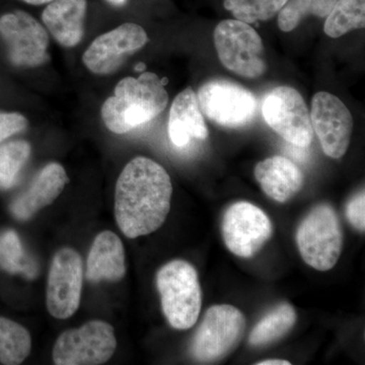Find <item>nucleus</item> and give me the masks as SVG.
<instances>
[{
    "label": "nucleus",
    "mask_w": 365,
    "mask_h": 365,
    "mask_svg": "<svg viewBox=\"0 0 365 365\" xmlns=\"http://www.w3.org/2000/svg\"><path fill=\"white\" fill-rule=\"evenodd\" d=\"M197 100L204 116L228 128L250 123L258 109V100L252 91L225 79L204 83L197 93Z\"/></svg>",
    "instance_id": "obj_8"
},
{
    "label": "nucleus",
    "mask_w": 365,
    "mask_h": 365,
    "mask_svg": "<svg viewBox=\"0 0 365 365\" xmlns=\"http://www.w3.org/2000/svg\"><path fill=\"white\" fill-rule=\"evenodd\" d=\"M222 234L230 252L241 258H252L272 237L273 225L260 207L240 201L225 210Z\"/></svg>",
    "instance_id": "obj_10"
},
{
    "label": "nucleus",
    "mask_w": 365,
    "mask_h": 365,
    "mask_svg": "<svg viewBox=\"0 0 365 365\" xmlns=\"http://www.w3.org/2000/svg\"><path fill=\"white\" fill-rule=\"evenodd\" d=\"M169 135L172 143L182 148L192 138L205 140L208 129L199 108L195 91L192 88L180 93L173 102L170 111Z\"/></svg>",
    "instance_id": "obj_19"
},
{
    "label": "nucleus",
    "mask_w": 365,
    "mask_h": 365,
    "mask_svg": "<svg viewBox=\"0 0 365 365\" xmlns=\"http://www.w3.org/2000/svg\"><path fill=\"white\" fill-rule=\"evenodd\" d=\"M336 1L337 0H287L278 14V26L283 32H292L309 14L326 18Z\"/></svg>",
    "instance_id": "obj_24"
},
{
    "label": "nucleus",
    "mask_w": 365,
    "mask_h": 365,
    "mask_svg": "<svg viewBox=\"0 0 365 365\" xmlns=\"http://www.w3.org/2000/svg\"><path fill=\"white\" fill-rule=\"evenodd\" d=\"M68 182L66 170L57 163H48L34 178L29 188L11 203L14 217L28 220L41 209L54 202Z\"/></svg>",
    "instance_id": "obj_15"
},
{
    "label": "nucleus",
    "mask_w": 365,
    "mask_h": 365,
    "mask_svg": "<svg viewBox=\"0 0 365 365\" xmlns=\"http://www.w3.org/2000/svg\"><path fill=\"white\" fill-rule=\"evenodd\" d=\"M83 260L71 248L59 250L53 257L48 275L47 307L55 319H66L81 304L83 283Z\"/></svg>",
    "instance_id": "obj_12"
},
{
    "label": "nucleus",
    "mask_w": 365,
    "mask_h": 365,
    "mask_svg": "<svg viewBox=\"0 0 365 365\" xmlns=\"http://www.w3.org/2000/svg\"><path fill=\"white\" fill-rule=\"evenodd\" d=\"M215 46L222 66L242 78H256L266 71L259 34L239 20H225L215 30Z\"/></svg>",
    "instance_id": "obj_6"
},
{
    "label": "nucleus",
    "mask_w": 365,
    "mask_h": 365,
    "mask_svg": "<svg viewBox=\"0 0 365 365\" xmlns=\"http://www.w3.org/2000/svg\"><path fill=\"white\" fill-rule=\"evenodd\" d=\"M245 330L246 318L239 309L230 304L210 307L192 339L190 352L202 364L218 361L237 347Z\"/></svg>",
    "instance_id": "obj_5"
},
{
    "label": "nucleus",
    "mask_w": 365,
    "mask_h": 365,
    "mask_svg": "<svg viewBox=\"0 0 365 365\" xmlns=\"http://www.w3.org/2000/svg\"><path fill=\"white\" fill-rule=\"evenodd\" d=\"M287 0H225L223 6L237 20L247 24L269 21L274 18Z\"/></svg>",
    "instance_id": "obj_26"
},
{
    "label": "nucleus",
    "mask_w": 365,
    "mask_h": 365,
    "mask_svg": "<svg viewBox=\"0 0 365 365\" xmlns=\"http://www.w3.org/2000/svg\"><path fill=\"white\" fill-rule=\"evenodd\" d=\"M0 267L11 274H23L34 278L37 266L32 259L26 257L18 234L14 230H6L0 234Z\"/></svg>",
    "instance_id": "obj_23"
},
{
    "label": "nucleus",
    "mask_w": 365,
    "mask_h": 365,
    "mask_svg": "<svg viewBox=\"0 0 365 365\" xmlns=\"http://www.w3.org/2000/svg\"><path fill=\"white\" fill-rule=\"evenodd\" d=\"M126 274L125 250L116 234L105 230L96 237L86 261V279L93 283L101 281L118 282Z\"/></svg>",
    "instance_id": "obj_17"
},
{
    "label": "nucleus",
    "mask_w": 365,
    "mask_h": 365,
    "mask_svg": "<svg viewBox=\"0 0 365 365\" xmlns=\"http://www.w3.org/2000/svg\"><path fill=\"white\" fill-rule=\"evenodd\" d=\"M144 68H145V67H144V64H138V66H136L135 71H143Z\"/></svg>",
    "instance_id": "obj_32"
},
{
    "label": "nucleus",
    "mask_w": 365,
    "mask_h": 365,
    "mask_svg": "<svg viewBox=\"0 0 365 365\" xmlns=\"http://www.w3.org/2000/svg\"><path fill=\"white\" fill-rule=\"evenodd\" d=\"M255 178L264 193L280 203L287 202L297 195L304 182L299 168L289 158L278 155L257 163Z\"/></svg>",
    "instance_id": "obj_16"
},
{
    "label": "nucleus",
    "mask_w": 365,
    "mask_h": 365,
    "mask_svg": "<svg viewBox=\"0 0 365 365\" xmlns=\"http://www.w3.org/2000/svg\"><path fill=\"white\" fill-rule=\"evenodd\" d=\"M289 361L283 359H266L258 362L257 365H290Z\"/></svg>",
    "instance_id": "obj_29"
},
{
    "label": "nucleus",
    "mask_w": 365,
    "mask_h": 365,
    "mask_svg": "<svg viewBox=\"0 0 365 365\" xmlns=\"http://www.w3.org/2000/svg\"><path fill=\"white\" fill-rule=\"evenodd\" d=\"M110 4H113L115 6H122L126 4L127 0H108Z\"/></svg>",
    "instance_id": "obj_31"
},
{
    "label": "nucleus",
    "mask_w": 365,
    "mask_h": 365,
    "mask_svg": "<svg viewBox=\"0 0 365 365\" xmlns=\"http://www.w3.org/2000/svg\"><path fill=\"white\" fill-rule=\"evenodd\" d=\"M173 185L160 163L137 157L127 163L115 188V218L129 239L150 235L167 220Z\"/></svg>",
    "instance_id": "obj_1"
},
{
    "label": "nucleus",
    "mask_w": 365,
    "mask_h": 365,
    "mask_svg": "<svg viewBox=\"0 0 365 365\" xmlns=\"http://www.w3.org/2000/svg\"><path fill=\"white\" fill-rule=\"evenodd\" d=\"M312 126L326 155L341 158L351 140V113L339 98L327 91L316 93L312 101Z\"/></svg>",
    "instance_id": "obj_14"
},
{
    "label": "nucleus",
    "mask_w": 365,
    "mask_h": 365,
    "mask_svg": "<svg viewBox=\"0 0 365 365\" xmlns=\"http://www.w3.org/2000/svg\"><path fill=\"white\" fill-rule=\"evenodd\" d=\"M165 83L153 72L118 83L113 97L102 106L103 121L110 131L124 134L155 119L167 108Z\"/></svg>",
    "instance_id": "obj_2"
},
{
    "label": "nucleus",
    "mask_w": 365,
    "mask_h": 365,
    "mask_svg": "<svg viewBox=\"0 0 365 365\" xmlns=\"http://www.w3.org/2000/svg\"><path fill=\"white\" fill-rule=\"evenodd\" d=\"M32 338L25 327L0 317V362L21 364L30 354Z\"/></svg>",
    "instance_id": "obj_21"
},
{
    "label": "nucleus",
    "mask_w": 365,
    "mask_h": 365,
    "mask_svg": "<svg viewBox=\"0 0 365 365\" xmlns=\"http://www.w3.org/2000/svg\"><path fill=\"white\" fill-rule=\"evenodd\" d=\"M157 287L170 325L176 330H188L195 325L202 306V292L194 266L184 260L169 262L158 271Z\"/></svg>",
    "instance_id": "obj_3"
},
{
    "label": "nucleus",
    "mask_w": 365,
    "mask_h": 365,
    "mask_svg": "<svg viewBox=\"0 0 365 365\" xmlns=\"http://www.w3.org/2000/svg\"><path fill=\"white\" fill-rule=\"evenodd\" d=\"M28 120L20 113H0V143L25 130Z\"/></svg>",
    "instance_id": "obj_28"
},
{
    "label": "nucleus",
    "mask_w": 365,
    "mask_h": 365,
    "mask_svg": "<svg viewBox=\"0 0 365 365\" xmlns=\"http://www.w3.org/2000/svg\"><path fill=\"white\" fill-rule=\"evenodd\" d=\"M86 7V0H54L43 11V23L60 45L74 47L85 34Z\"/></svg>",
    "instance_id": "obj_18"
},
{
    "label": "nucleus",
    "mask_w": 365,
    "mask_h": 365,
    "mask_svg": "<svg viewBox=\"0 0 365 365\" xmlns=\"http://www.w3.org/2000/svg\"><path fill=\"white\" fill-rule=\"evenodd\" d=\"M297 248L302 260L318 271L331 270L342 253V227L337 212L329 204H319L299 223Z\"/></svg>",
    "instance_id": "obj_4"
},
{
    "label": "nucleus",
    "mask_w": 365,
    "mask_h": 365,
    "mask_svg": "<svg viewBox=\"0 0 365 365\" xmlns=\"http://www.w3.org/2000/svg\"><path fill=\"white\" fill-rule=\"evenodd\" d=\"M364 26L365 0H337L327 16L324 31L329 37L340 38Z\"/></svg>",
    "instance_id": "obj_22"
},
{
    "label": "nucleus",
    "mask_w": 365,
    "mask_h": 365,
    "mask_svg": "<svg viewBox=\"0 0 365 365\" xmlns=\"http://www.w3.org/2000/svg\"><path fill=\"white\" fill-rule=\"evenodd\" d=\"M266 123L287 143L306 148L314 138L311 114L302 95L290 86L269 91L262 107Z\"/></svg>",
    "instance_id": "obj_9"
},
{
    "label": "nucleus",
    "mask_w": 365,
    "mask_h": 365,
    "mask_svg": "<svg viewBox=\"0 0 365 365\" xmlns=\"http://www.w3.org/2000/svg\"><path fill=\"white\" fill-rule=\"evenodd\" d=\"M148 42V34L137 24H123L98 36L83 56L88 71L98 76L114 73L130 55L143 49Z\"/></svg>",
    "instance_id": "obj_13"
},
{
    "label": "nucleus",
    "mask_w": 365,
    "mask_h": 365,
    "mask_svg": "<svg viewBox=\"0 0 365 365\" xmlns=\"http://www.w3.org/2000/svg\"><path fill=\"white\" fill-rule=\"evenodd\" d=\"M26 4H33V6H41V4H48V2L54 1V0H21Z\"/></svg>",
    "instance_id": "obj_30"
},
{
    "label": "nucleus",
    "mask_w": 365,
    "mask_h": 365,
    "mask_svg": "<svg viewBox=\"0 0 365 365\" xmlns=\"http://www.w3.org/2000/svg\"><path fill=\"white\" fill-rule=\"evenodd\" d=\"M116 348L114 328L95 319L62 333L53 348V361L57 365L103 364L111 359Z\"/></svg>",
    "instance_id": "obj_7"
},
{
    "label": "nucleus",
    "mask_w": 365,
    "mask_h": 365,
    "mask_svg": "<svg viewBox=\"0 0 365 365\" xmlns=\"http://www.w3.org/2000/svg\"><path fill=\"white\" fill-rule=\"evenodd\" d=\"M30 155L31 145L25 140L0 146V188L9 189L16 184Z\"/></svg>",
    "instance_id": "obj_25"
},
{
    "label": "nucleus",
    "mask_w": 365,
    "mask_h": 365,
    "mask_svg": "<svg viewBox=\"0 0 365 365\" xmlns=\"http://www.w3.org/2000/svg\"><path fill=\"white\" fill-rule=\"evenodd\" d=\"M0 36L6 42L9 60L16 66L36 67L49 59V36L44 26L25 11L0 18Z\"/></svg>",
    "instance_id": "obj_11"
},
{
    "label": "nucleus",
    "mask_w": 365,
    "mask_h": 365,
    "mask_svg": "<svg viewBox=\"0 0 365 365\" xmlns=\"http://www.w3.org/2000/svg\"><path fill=\"white\" fill-rule=\"evenodd\" d=\"M346 217L353 227L360 232L365 230V194L364 190L350 199L346 205Z\"/></svg>",
    "instance_id": "obj_27"
},
{
    "label": "nucleus",
    "mask_w": 365,
    "mask_h": 365,
    "mask_svg": "<svg viewBox=\"0 0 365 365\" xmlns=\"http://www.w3.org/2000/svg\"><path fill=\"white\" fill-rule=\"evenodd\" d=\"M297 319V312L292 304L287 302L278 304L254 327L250 334V344L259 347L280 340L294 328Z\"/></svg>",
    "instance_id": "obj_20"
}]
</instances>
